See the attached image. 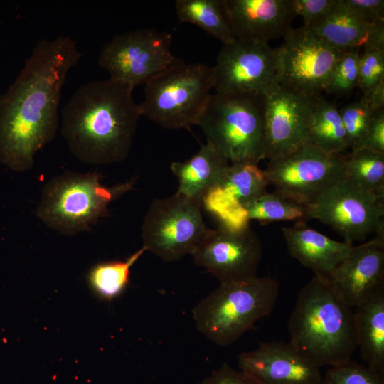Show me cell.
<instances>
[{
  "label": "cell",
  "instance_id": "23",
  "mask_svg": "<svg viewBox=\"0 0 384 384\" xmlns=\"http://www.w3.org/2000/svg\"><path fill=\"white\" fill-rule=\"evenodd\" d=\"M229 162L209 143L185 161H174L170 168L178 182L177 193L200 200L216 183Z\"/></svg>",
  "mask_w": 384,
  "mask_h": 384
},
{
  "label": "cell",
  "instance_id": "29",
  "mask_svg": "<svg viewBox=\"0 0 384 384\" xmlns=\"http://www.w3.org/2000/svg\"><path fill=\"white\" fill-rule=\"evenodd\" d=\"M360 53V49H351L338 58L330 73L325 91L341 95L357 87Z\"/></svg>",
  "mask_w": 384,
  "mask_h": 384
},
{
  "label": "cell",
  "instance_id": "21",
  "mask_svg": "<svg viewBox=\"0 0 384 384\" xmlns=\"http://www.w3.org/2000/svg\"><path fill=\"white\" fill-rule=\"evenodd\" d=\"M307 28L331 46L343 51L361 48L384 50V25L366 23L343 0H338L325 17Z\"/></svg>",
  "mask_w": 384,
  "mask_h": 384
},
{
  "label": "cell",
  "instance_id": "1",
  "mask_svg": "<svg viewBox=\"0 0 384 384\" xmlns=\"http://www.w3.org/2000/svg\"><path fill=\"white\" fill-rule=\"evenodd\" d=\"M83 55L75 40L42 39L6 92L0 95V161L18 172L55 137L62 87Z\"/></svg>",
  "mask_w": 384,
  "mask_h": 384
},
{
  "label": "cell",
  "instance_id": "30",
  "mask_svg": "<svg viewBox=\"0 0 384 384\" xmlns=\"http://www.w3.org/2000/svg\"><path fill=\"white\" fill-rule=\"evenodd\" d=\"M340 111L346 134L348 149L357 147L368 127L370 119L376 112L361 97L359 100L344 106Z\"/></svg>",
  "mask_w": 384,
  "mask_h": 384
},
{
  "label": "cell",
  "instance_id": "5",
  "mask_svg": "<svg viewBox=\"0 0 384 384\" xmlns=\"http://www.w3.org/2000/svg\"><path fill=\"white\" fill-rule=\"evenodd\" d=\"M135 178L107 186L97 171H67L44 185L36 210L48 228L64 235L88 230L108 213L109 205L133 189Z\"/></svg>",
  "mask_w": 384,
  "mask_h": 384
},
{
  "label": "cell",
  "instance_id": "22",
  "mask_svg": "<svg viewBox=\"0 0 384 384\" xmlns=\"http://www.w3.org/2000/svg\"><path fill=\"white\" fill-rule=\"evenodd\" d=\"M357 348L373 370L384 375V284L354 309Z\"/></svg>",
  "mask_w": 384,
  "mask_h": 384
},
{
  "label": "cell",
  "instance_id": "12",
  "mask_svg": "<svg viewBox=\"0 0 384 384\" xmlns=\"http://www.w3.org/2000/svg\"><path fill=\"white\" fill-rule=\"evenodd\" d=\"M275 48L277 82L305 96L324 91L334 65L346 52L302 26L292 28ZM347 51V50H346Z\"/></svg>",
  "mask_w": 384,
  "mask_h": 384
},
{
  "label": "cell",
  "instance_id": "14",
  "mask_svg": "<svg viewBox=\"0 0 384 384\" xmlns=\"http://www.w3.org/2000/svg\"><path fill=\"white\" fill-rule=\"evenodd\" d=\"M195 263L205 268L220 282L257 276L262 256L261 241L250 227L240 230L220 225L208 228L192 254Z\"/></svg>",
  "mask_w": 384,
  "mask_h": 384
},
{
  "label": "cell",
  "instance_id": "36",
  "mask_svg": "<svg viewBox=\"0 0 384 384\" xmlns=\"http://www.w3.org/2000/svg\"><path fill=\"white\" fill-rule=\"evenodd\" d=\"M199 384H259L242 370H236L228 363L203 380Z\"/></svg>",
  "mask_w": 384,
  "mask_h": 384
},
{
  "label": "cell",
  "instance_id": "17",
  "mask_svg": "<svg viewBox=\"0 0 384 384\" xmlns=\"http://www.w3.org/2000/svg\"><path fill=\"white\" fill-rule=\"evenodd\" d=\"M238 366L259 384H320L322 376L289 343H260L257 349L241 353Z\"/></svg>",
  "mask_w": 384,
  "mask_h": 384
},
{
  "label": "cell",
  "instance_id": "3",
  "mask_svg": "<svg viewBox=\"0 0 384 384\" xmlns=\"http://www.w3.org/2000/svg\"><path fill=\"white\" fill-rule=\"evenodd\" d=\"M288 331L289 343L319 368L351 359L357 348L354 309L325 277L314 275L300 289Z\"/></svg>",
  "mask_w": 384,
  "mask_h": 384
},
{
  "label": "cell",
  "instance_id": "9",
  "mask_svg": "<svg viewBox=\"0 0 384 384\" xmlns=\"http://www.w3.org/2000/svg\"><path fill=\"white\" fill-rule=\"evenodd\" d=\"M171 44L168 32L153 28L128 31L103 45L98 63L110 78L134 87L181 60L172 53Z\"/></svg>",
  "mask_w": 384,
  "mask_h": 384
},
{
  "label": "cell",
  "instance_id": "10",
  "mask_svg": "<svg viewBox=\"0 0 384 384\" xmlns=\"http://www.w3.org/2000/svg\"><path fill=\"white\" fill-rule=\"evenodd\" d=\"M309 219L334 228L353 245L372 233L384 232V196L343 178L307 205Z\"/></svg>",
  "mask_w": 384,
  "mask_h": 384
},
{
  "label": "cell",
  "instance_id": "35",
  "mask_svg": "<svg viewBox=\"0 0 384 384\" xmlns=\"http://www.w3.org/2000/svg\"><path fill=\"white\" fill-rule=\"evenodd\" d=\"M354 149H368L384 154V108L375 112L365 136Z\"/></svg>",
  "mask_w": 384,
  "mask_h": 384
},
{
  "label": "cell",
  "instance_id": "34",
  "mask_svg": "<svg viewBox=\"0 0 384 384\" xmlns=\"http://www.w3.org/2000/svg\"><path fill=\"white\" fill-rule=\"evenodd\" d=\"M360 19L370 25H384L383 0H343Z\"/></svg>",
  "mask_w": 384,
  "mask_h": 384
},
{
  "label": "cell",
  "instance_id": "33",
  "mask_svg": "<svg viewBox=\"0 0 384 384\" xmlns=\"http://www.w3.org/2000/svg\"><path fill=\"white\" fill-rule=\"evenodd\" d=\"M294 16L302 18L304 26L309 27L325 17L338 0H290Z\"/></svg>",
  "mask_w": 384,
  "mask_h": 384
},
{
  "label": "cell",
  "instance_id": "27",
  "mask_svg": "<svg viewBox=\"0 0 384 384\" xmlns=\"http://www.w3.org/2000/svg\"><path fill=\"white\" fill-rule=\"evenodd\" d=\"M345 178L384 196V154L368 149H354L343 156Z\"/></svg>",
  "mask_w": 384,
  "mask_h": 384
},
{
  "label": "cell",
  "instance_id": "4",
  "mask_svg": "<svg viewBox=\"0 0 384 384\" xmlns=\"http://www.w3.org/2000/svg\"><path fill=\"white\" fill-rule=\"evenodd\" d=\"M279 284L270 277L220 282L192 309L197 329L219 346L239 339L273 311Z\"/></svg>",
  "mask_w": 384,
  "mask_h": 384
},
{
  "label": "cell",
  "instance_id": "15",
  "mask_svg": "<svg viewBox=\"0 0 384 384\" xmlns=\"http://www.w3.org/2000/svg\"><path fill=\"white\" fill-rule=\"evenodd\" d=\"M263 97L265 159L282 157L306 144L310 96L276 82L263 92Z\"/></svg>",
  "mask_w": 384,
  "mask_h": 384
},
{
  "label": "cell",
  "instance_id": "18",
  "mask_svg": "<svg viewBox=\"0 0 384 384\" xmlns=\"http://www.w3.org/2000/svg\"><path fill=\"white\" fill-rule=\"evenodd\" d=\"M338 294L355 309L384 284V232L353 246L328 277Z\"/></svg>",
  "mask_w": 384,
  "mask_h": 384
},
{
  "label": "cell",
  "instance_id": "13",
  "mask_svg": "<svg viewBox=\"0 0 384 384\" xmlns=\"http://www.w3.org/2000/svg\"><path fill=\"white\" fill-rule=\"evenodd\" d=\"M213 71L217 93H263L277 82L275 48L235 39L223 44Z\"/></svg>",
  "mask_w": 384,
  "mask_h": 384
},
{
  "label": "cell",
  "instance_id": "26",
  "mask_svg": "<svg viewBox=\"0 0 384 384\" xmlns=\"http://www.w3.org/2000/svg\"><path fill=\"white\" fill-rule=\"evenodd\" d=\"M144 251L142 247L124 260L100 262L91 267L86 278L93 294L107 301L119 296L129 283L132 266Z\"/></svg>",
  "mask_w": 384,
  "mask_h": 384
},
{
  "label": "cell",
  "instance_id": "24",
  "mask_svg": "<svg viewBox=\"0 0 384 384\" xmlns=\"http://www.w3.org/2000/svg\"><path fill=\"white\" fill-rule=\"evenodd\" d=\"M306 132L307 143L326 153L341 155L348 149L339 110L320 95L309 97Z\"/></svg>",
  "mask_w": 384,
  "mask_h": 384
},
{
  "label": "cell",
  "instance_id": "20",
  "mask_svg": "<svg viewBox=\"0 0 384 384\" xmlns=\"http://www.w3.org/2000/svg\"><path fill=\"white\" fill-rule=\"evenodd\" d=\"M289 254L315 275L329 277L331 272L351 252L354 245L331 239L306 222L282 228Z\"/></svg>",
  "mask_w": 384,
  "mask_h": 384
},
{
  "label": "cell",
  "instance_id": "11",
  "mask_svg": "<svg viewBox=\"0 0 384 384\" xmlns=\"http://www.w3.org/2000/svg\"><path fill=\"white\" fill-rule=\"evenodd\" d=\"M264 173L276 193L306 206L345 178L342 155L326 153L308 143L269 160Z\"/></svg>",
  "mask_w": 384,
  "mask_h": 384
},
{
  "label": "cell",
  "instance_id": "19",
  "mask_svg": "<svg viewBox=\"0 0 384 384\" xmlns=\"http://www.w3.org/2000/svg\"><path fill=\"white\" fill-rule=\"evenodd\" d=\"M235 39L267 43L284 37L295 17L290 0H223Z\"/></svg>",
  "mask_w": 384,
  "mask_h": 384
},
{
  "label": "cell",
  "instance_id": "2",
  "mask_svg": "<svg viewBox=\"0 0 384 384\" xmlns=\"http://www.w3.org/2000/svg\"><path fill=\"white\" fill-rule=\"evenodd\" d=\"M134 88L109 78L76 90L62 110L61 134L77 159L107 165L127 158L142 117Z\"/></svg>",
  "mask_w": 384,
  "mask_h": 384
},
{
  "label": "cell",
  "instance_id": "25",
  "mask_svg": "<svg viewBox=\"0 0 384 384\" xmlns=\"http://www.w3.org/2000/svg\"><path fill=\"white\" fill-rule=\"evenodd\" d=\"M175 9L180 22L196 25L223 44L235 39L223 0H176Z\"/></svg>",
  "mask_w": 384,
  "mask_h": 384
},
{
  "label": "cell",
  "instance_id": "8",
  "mask_svg": "<svg viewBox=\"0 0 384 384\" xmlns=\"http://www.w3.org/2000/svg\"><path fill=\"white\" fill-rule=\"evenodd\" d=\"M201 206V201L177 192L154 199L142 225V247L166 262L192 255L208 230Z\"/></svg>",
  "mask_w": 384,
  "mask_h": 384
},
{
  "label": "cell",
  "instance_id": "31",
  "mask_svg": "<svg viewBox=\"0 0 384 384\" xmlns=\"http://www.w3.org/2000/svg\"><path fill=\"white\" fill-rule=\"evenodd\" d=\"M320 384H384L383 375L351 359L331 366Z\"/></svg>",
  "mask_w": 384,
  "mask_h": 384
},
{
  "label": "cell",
  "instance_id": "37",
  "mask_svg": "<svg viewBox=\"0 0 384 384\" xmlns=\"http://www.w3.org/2000/svg\"><path fill=\"white\" fill-rule=\"evenodd\" d=\"M362 97L375 111L384 108V80L363 93Z\"/></svg>",
  "mask_w": 384,
  "mask_h": 384
},
{
  "label": "cell",
  "instance_id": "28",
  "mask_svg": "<svg viewBox=\"0 0 384 384\" xmlns=\"http://www.w3.org/2000/svg\"><path fill=\"white\" fill-rule=\"evenodd\" d=\"M249 220L261 224L277 221L306 222V205L295 202L274 192L265 191L245 205Z\"/></svg>",
  "mask_w": 384,
  "mask_h": 384
},
{
  "label": "cell",
  "instance_id": "16",
  "mask_svg": "<svg viewBox=\"0 0 384 384\" xmlns=\"http://www.w3.org/2000/svg\"><path fill=\"white\" fill-rule=\"evenodd\" d=\"M264 170L254 163L230 164L202 198V206L220 226L240 230L249 226L245 204L267 191Z\"/></svg>",
  "mask_w": 384,
  "mask_h": 384
},
{
  "label": "cell",
  "instance_id": "32",
  "mask_svg": "<svg viewBox=\"0 0 384 384\" xmlns=\"http://www.w3.org/2000/svg\"><path fill=\"white\" fill-rule=\"evenodd\" d=\"M384 80V50L368 48L360 53L358 87L363 93Z\"/></svg>",
  "mask_w": 384,
  "mask_h": 384
},
{
  "label": "cell",
  "instance_id": "7",
  "mask_svg": "<svg viewBox=\"0 0 384 384\" xmlns=\"http://www.w3.org/2000/svg\"><path fill=\"white\" fill-rule=\"evenodd\" d=\"M214 86L213 66L182 60L146 83L142 116L170 129L198 125Z\"/></svg>",
  "mask_w": 384,
  "mask_h": 384
},
{
  "label": "cell",
  "instance_id": "6",
  "mask_svg": "<svg viewBox=\"0 0 384 384\" xmlns=\"http://www.w3.org/2000/svg\"><path fill=\"white\" fill-rule=\"evenodd\" d=\"M198 125L229 163L265 159L263 93L212 94Z\"/></svg>",
  "mask_w": 384,
  "mask_h": 384
}]
</instances>
